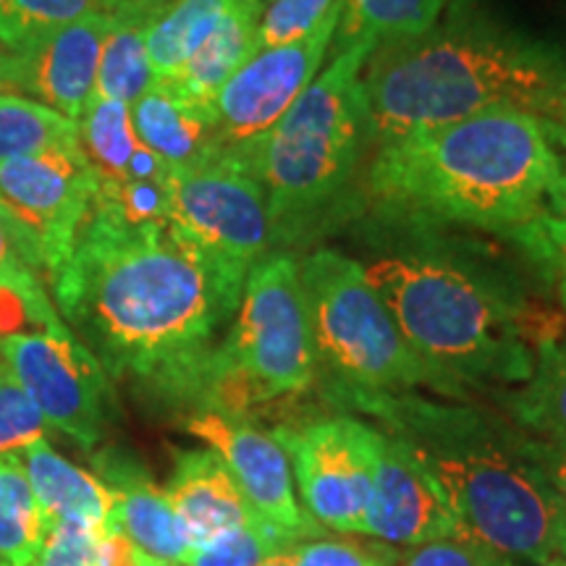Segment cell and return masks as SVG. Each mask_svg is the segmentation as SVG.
I'll return each instance as SVG.
<instances>
[{
  "mask_svg": "<svg viewBox=\"0 0 566 566\" xmlns=\"http://www.w3.org/2000/svg\"><path fill=\"white\" fill-rule=\"evenodd\" d=\"M548 129H551V137H554L556 150H558V176H556V184H554V189H551V197H548V212L551 216L566 221V126L548 122Z\"/></svg>",
  "mask_w": 566,
  "mask_h": 566,
  "instance_id": "obj_39",
  "label": "cell"
},
{
  "mask_svg": "<svg viewBox=\"0 0 566 566\" xmlns=\"http://www.w3.org/2000/svg\"><path fill=\"white\" fill-rule=\"evenodd\" d=\"M375 48V42H357L334 53L271 129L229 150L263 187L275 242L315 221L349 187L370 139L363 71Z\"/></svg>",
  "mask_w": 566,
  "mask_h": 566,
  "instance_id": "obj_6",
  "label": "cell"
},
{
  "mask_svg": "<svg viewBox=\"0 0 566 566\" xmlns=\"http://www.w3.org/2000/svg\"><path fill=\"white\" fill-rule=\"evenodd\" d=\"M184 430L208 443L221 457L242 488L250 506L296 541L323 537V527L304 512L294 491L292 464L286 451L258 424L242 415H226L216 409H195L184 417Z\"/></svg>",
  "mask_w": 566,
  "mask_h": 566,
  "instance_id": "obj_14",
  "label": "cell"
},
{
  "mask_svg": "<svg viewBox=\"0 0 566 566\" xmlns=\"http://www.w3.org/2000/svg\"><path fill=\"white\" fill-rule=\"evenodd\" d=\"M499 401L516 428L566 449V331L537 338L530 378Z\"/></svg>",
  "mask_w": 566,
  "mask_h": 566,
  "instance_id": "obj_23",
  "label": "cell"
},
{
  "mask_svg": "<svg viewBox=\"0 0 566 566\" xmlns=\"http://www.w3.org/2000/svg\"><path fill=\"white\" fill-rule=\"evenodd\" d=\"M336 0H273L258 27V51L300 40L328 13Z\"/></svg>",
  "mask_w": 566,
  "mask_h": 566,
  "instance_id": "obj_34",
  "label": "cell"
},
{
  "mask_svg": "<svg viewBox=\"0 0 566 566\" xmlns=\"http://www.w3.org/2000/svg\"><path fill=\"white\" fill-rule=\"evenodd\" d=\"M82 147L80 124L19 92H0V163Z\"/></svg>",
  "mask_w": 566,
  "mask_h": 566,
  "instance_id": "obj_27",
  "label": "cell"
},
{
  "mask_svg": "<svg viewBox=\"0 0 566 566\" xmlns=\"http://www.w3.org/2000/svg\"><path fill=\"white\" fill-rule=\"evenodd\" d=\"M525 449L527 457L541 467L543 475H546L548 483L554 485V491L558 493V499H562V504L566 509V449L530 433H525Z\"/></svg>",
  "mask_w": 566,
  "mask_h": 566,
  "instance_id": "obj_38",
  "label": "cell"
},
{
  "mask_svg": "<svg viewBox=\"0 0 566 566\" xmlns=\"http://www.w3.org/2000/svg\"><path fill=\"white\" fill-rule=\"evenodd\" d=\"M137 566H181V564H174V562H160V558H153V556H147V554H145V558H142V562H139Z\"/></svg>",
  "mask_w": 566,
  "mask_h": 566,
  "instance_id": "obj_42",
  "label": "cell"
},
{
  "mask_svg": "<svg viewBox=\"0 0 566 566\" xmlns=\"http://www.w3.org/2000/svg\"><path fill=\"white\" fill-rule=\"evenodd\" d=\"M233 0H168L147 34L155 80H174L221 27Z\"/></svg>",
  "mask_w": 566,
  "mask_h": 566,
  "instance_id": "obj_26",
  "label": "cell"
},
{
  "mask_svg": "<svg viewBox=\"0 0 566 566\" xmlns=\"http://www.w3.org/2000/svg\"><path fill=\"white\" fill-rule=\"evenodd\" d=\"M506 237L525 252L527 263L554 289L566 313V221L546 210L530 223L509 231Z\"/></svg>",
  "mask_w": 566,
  "mask_h": 566,
  "instance_id": "obj_32",
  "label": "cell"
},
{
  "mask_svg": "<svg viewBox=\"0 0 566 566\" xmlns=\"http://www.w3.org/2000/svg\"><path fill=\"white\" fill-rule=\"evenodd\" d=\"M504 558L475 546L472 541L451 537V541L424 543L399 558V566H499Z\"/></svg>",
  "mask_w": 566,
  "mask_h": 566,
  "instance_id": "obj_37",
  "label": "cell"
},
{
  "mask_svg": "<svg viewBox=\"0 0 566 566\" xmlns=\"http://www.w3.org/2000/svg\"><path fill=\"white\" fill-rule=\"evenodd\" d=\"M97 189L101 181L82 147L0 163V200L38 242L48 279L74 252Z\"/></svg>",
  "mask_w": 566,
  "mask_h": 566,
  "instance_id": "obj_13",
  "label": "cell"
},
{
  "mask_svg": "<svg viewBox=\"0 0 566 566\" xmlns=\"http://www.w3.org/2000/svg\"><path fill=\"white\" fill-rule=\"evenodd\" d=\"M317 365L338 388L380 394H433L470 401L462 386L417 354L367 279L363 263L336 250L300 260Z\"/></svg>",
  "mask_w": 566,
  "mask_h": 566,
  "instance_id": "obj_7",
  "label": "cell"
},
{
  "mask_svg": "<svg viewBox=\"0 0 566 566\" xmlns=\"http://www.w3.org/2000/svg\"><path fill=\"white\" fill-rule=\"evenodd\" d=\"M111 13L87 17L51 34L27 53L3 51L0 90L34 97L80 124L95 95L97 66Z\"/></svg>",
  "mask_w": 566,
  "mask_h": 566,
  "instance_id": "obj_15",
  "label": "cell"
},
{
  "mask_svg": "<svg viewBox=\"0 0 566 566\" xmlns=\"http://www.w3.org/2000/svg\"><path fill=\"white\" fill-rule=\"evenodd\" d=\"M42 258L32 233L0 200V296H38L42 286Z\"/></svg>",
  "mask_w": 566,
  "mask_h": 566,
  "instance_id": "obj_31",
  "label": "cell"
},
{
  "mask_svg": "<svg viewBox=\"0 0 566 566\" xmlns=\"http://www.w3.org/2000/svg\"><path fill=\"white\" fill-rule=\"evenodd\" d=\"M296 543V537L258 516L231 533L189 548L184 566H263L268 558L283 554Z\"/></svg>",
  "mask_w": 566,
  "mask_h": 566,
  "instance_id": "obj_30",
  "label": "cell"
},
{
  "mask_svg": "<svg viewBox=\"0 0 566 566\" xmlns=\"http://www.w3.org/2000/svg\"><path fill=\"white\" fill-rule=\"evenodd\" d=\"M45 535L21 451L0 454V566H30Z\"/></svg>",
  "mask_w": 566,
  "mask_h": 566,
  "instance_id": "obj_28",
  "label": "cell"
},
{
  "mask_svg": "<svg viewBox=\"0 0 566 566\" xmlns=\"http://www.w3.org/2000/svg\"><path fill=\"white\" fill-rule=\"evenodd\" d=\"M273 438L286 451L304 512L323 530L365 535L380 430L352 415H334L275 428Z\"/></svg>",
  "mask_w": 566,
  "mask_h": 566,
  "instance_id": "obj_11",
  "label": "cell"
},
{
  "mask_svg": "<svg viewBox=\"0 0 566 566\" xmlns=\"http://www.w3.org/2000/svg\"><path fill=\"white\" fill-rule=\"evenodd\" d=\"M556 176L558 150L546 118L491 111L386 142L367 184L396 212L506 237L548 210Z\"/></svg>",
  "mask_w": 566,
  "mask_h": 566,
  "instance_id": "obj_4",
  "label": "cell"
},
{
  "mask_svg": "<svg viewBox=\"0 0 566 566\" xmlns=\"http://www.w3.org/2000/svg\"><path fill=\"white\" fill-rule=\"evenodd\" d=\"M0 373L38 405L48 428L92 451L108 433L116 399L108 373L66 323L0 331Z\"/></svg>",
  "mask_w": 566,
  "mask_h": 566,
  "instance_id": "obj_10",
  "label": "cell"
},
{
  "mask_svg": "<svg viewBox=\"0 0 566 566\" xmlns=\"http://www.w3.org/2000/svg\"><path fill=\"white\" fill-rule=\"evenodd\" d=\"M263 566H296L294 564V546L289 548V551H283V554H279V556L268 558Z\"/></svg>",
  "mask_w": 566,
  "mask_h": 566,
  "instance_id": "obj_40",
  "label": "cell"
},
{
  "mask_svg": "<svg viewBox=\"0 0 566 566\" xmlns=\"http://www.w3.org/2000/svg\"><path fill=\"white\" fill-rule=\"evenodd\" d=\"M451 0H342V17L331 51L342 53L357 42L407 40L433 30Z\"/></svg>",
  "mask_w": 566,
  "mask_h": 566,
  "instance_id": "obj_25",
  "label": "cell"
},
{
  "mask_svg": "<svg viewBox=\"0 0 566 566\" xmlns=\"http://www.w3.org/2000/svg\"><path fill=\"white\" fill-rule=\"evenodd\" d=\"M48 422L38 405L0 373V454H19L48 436Z\"/></svg>",
  "mask_w": 566,
  "mask_h": 566,
  "instance_id": "obj_33",
  "label": "cell"
},
{
  "mask_svg": "<svg viewBox=\"0 0 566 566\" xmlns=\"http://www.w3.org/2000/svg\"><path fill=\"white\" fill-rule=\"evenodd\" d=\"M363 84L375 147L491 111L566 126V63L470 0H454L433 30L380 42Z\"/></svg>",
  "mask_w": 566,
  "mask_h": 566,
  "instance_id": "obj_3",
  "label": "cell"
},
{
  "mask_svg": "<svg viewBox=\"0 0 566 566\" xmlns=\"http://www.w3.org/2000/svg\"><path fill=\"white\" fill-rule=\"evenodd\" d=\"M499 566H566V562L556 558V562H546V564H525V562H501Z\"/></svg>",
  "mask_w": 566,
  "mask_h": 566,
  "instance_id": "obj_41",
  "label": "cell"
},
{
  "mask_svg": "<svg viewBox=\"0 0 566 566\" xmlns=\"http://www.w3.org/2000/svg\"><path fill=\"white\" fill-rule=\"evenodd\" d=\"M124 0H0V48L27 53L76 21L111 13Z\"/></svg>",
  "mask_w": 566,
  "mask_h": 566,
  "instance_id": "obj_29",
  "label": "cell"
},
{
  "mask_svg": "<svg viewBox=\"0 0 566 566\" xmlns=\"http://www.w3.org/2000/svg\"><path fill=\"white\" fill-rule=\"evenodd\" d=\"M263 11V0H233L221 27L168 82L189 92L197 101L216 103L223 84L258 53V27Z\"/></svg>",
  "mask_w": 566,
  "mask_h": 566,
  "instance_id": "obj_24",
  "label": "cell"
},
{
  "mask_svg": "<svg viewBox=\"0 0 566 566\" xmlns=\"http://www.w3.org/2000/svg\"><path fill=\"white\" fill-rule=\"evenodd\" d=\"M168 0H124L111 11L95 95L132 105L155 82L147 59V34Z\"/></svg>",
  "mask_w": 566,
  "mask_h": 566,
  "instance_id": "obj_22",
  "label": "cell"
},
{
  "mask_svg": "<svg viewBox=\"0 0 566 566\" xmlns=\"http://www.w3.org/2000/svg\"><path fill=\"white\" fill-rule=\"evenodd\" d=\"M263 3H265V6H268V3H273V0H263Z\"/></svg>",
  "mask_w": 566,
  "mask_h": 566,
  "instance_id": "obj_43",
  "label": "cell"
},
{
  "mask_svg": "<svg viewBox=\"0 0 566 566\" xmlns=\"http://www.w3.org/2000/svg\"><path fill=\"white\" fill-rule=\"evenodd\" d=\"M48 283L61 321L108 378L158 405L202 407L212 354L242 294L171 223H129L95 200Z\"/></svg>",
  "mask_w": 566,
  "mask_h": 566,
  "instance_id": "obj_1",
  "label": "cell"
},
{
  "mask_svg": "<svg viewBox=\"0 0 566 566\" xmlns=\"http://www.w3.org/2000/svg\"><path fill=\"white\" fill-rule=\"evenodd\" d=\"M166 493L192 546H202L260 516L229 467L210 449L179 451Z\"/></svg>",
  "mask_w": 566,
  "mask_h": 566,
  "instance_id": "obj_18",
  "label": "cell"
},
{
  "mask_svg": "<svg viewBox=\"0 0 566 566\" xmlns=\"http://www.w3.org/2000/svg\"><path fill=\"white\" fill-rule=\"evenodd\" d=\"M168 223L216 265L237 294L252 268L273 252L275 233L263 187L229 153L171 168Z\"/></svg>",
  "mask_w": 566,
  "mask_h": 566,
  "instance_id": "obj_9",
  "label": "cell"
},
{
  "mask_svg": "<svg viewBox=\"0 0 566 566\" xmlns=\"http://www.w3.org/2000/svg\"><path fill=\"white\" fill-rule=\"evenodd\" d=\"M95 470L113 495L111 525L122 530L142 554L184 564L192 543L168 501L166 488L155 483L137 459L116 449L95 454Z\"/></svg>",
  "mask_w": 566,
  "mask_h": 566,
  "instance_id": "obj_17",
  "label": "cell"
},
{
  "mask_svg": "<svg viewBox=\"0 0 566 566\" xmlns=\"http://www.w3.org/2000/svg\"><path fill=\"white\" fill-rule=\"evenodd\" d=\"M108 527L63 522L48 530L45 543L30 566H97V546Z\"/></svg>",
  "mask_w": 566,
  "mask_h": 566,
  "instance_id": "obj_35",
  "label": "cell"
},
{
  "mask_svg": "<svg viewBox=\"0 0 566 566\" xmlns=\"http://www.w3.org/2000/svg\"><path fill=\"white\" fill-rule=\"evenodd\" d=\"M363 268L409 346L467 394L516 388L530 378L541 336L504 286L422 252L378 254Z\"/></svg>",
  "mask_w": 566,
  "mask_h": 566,
  "instance_id": "obj_5",
  "label": "cell"
},
{
  "mask_svg": "<svg viewBox=\"0 0 566 566\" xmlns=\"http://www.w3.org/2000/svg\"><path fill=\"white\" fill-rule=\"evenodd\" d=\"M391 436L457 514L464 541L504 562H566V509L509 417L433 394L331 391Z\"/></svg>",
  "mask_w": 566,
  "mask_h": 566,
  "instance_id": "obj_2",
  "label": "cell"
},
{
  "mask_svg": "<svg viewBox=\"0 0 566 566\" xmlns=\"http://www.w3.org/2000/svg\"><path fill=\"white\" fill-rule=\"evenodd\" d=\"M380 430V428H378ZM365 535L388 546L417 548L424 543L462 537L457 514L438 485L412 457L380 430L375 457L373 499L365 516Z\"/></svg>",
  "mask_w": 566,
  "mask_h": 566,
  "instance_id": "obj_16",
  "label": "cell"
},
{
  "mask_svg": "<svg viewBox=\"0 0 566 566\" xmlns=\"http://www.w3.org/2000/svg\"><path fill=\"white\" fill-rule=\"evenodd\" d=\"M315 375L300 260L268 252L247 275L237 315L212 354L200 409L247 417L252 407L304 394Z\"/></svg>",
  "mask_w": 566,
  "mask_h": 566,
  "instance_id": "obj_8",
  "label": "cell"
},
{
  "mask_svg": "<svg viewBox=\"0 0 566 566\" xmlns=\"http://www.w3.org/2000/svg\"><path fill=\"white\" fill-rule=\"evenodd\" d=\"M342 0L300 40L263 48L216 95L218 147L237 150L265 134L321 74L334 45Z\"/></svg>",
  "mask_w": 566,
  "mask_h": 566,
  "instance_id": "obj_12",
  "label": "cell"
},
{
  "mask_svg": "<svg viewBox=\"0 0 566 566\" xmlns=\"http://www.w3.org/2000/svg\"><path fill=\"white\" fill-rule=\"evenodd\" d=\"M21 462H24L45 530H53L63 522L111 527L113 495L101 483V478L63 459L45 438L27 446L21 451Z\"/></svg>",
  "mask_w": 566,
  "mask_h": 566,
  "instance_id": "obj_20",
  "label": "cell"
},
{
  "mask_svg": "<svg viewBox=\"0 0 566 566\" xmlns=\"http://www.w3.org/2000/svg\"><path fill=\"white\" fill-rule=\"evenodd\" d=\"M80 142L101 187L126 181H168L171 176V163L142 145L126 103L92 97L80 118Z\"/></svg>",
  "mask_w": 566,
  "mask_h": 566,
  "instance_id": "obj_21",
  "label": "cell"
},
{
  "mask_svg": "<svg viewBox=\"0 0 566 566\" xmlns=\"http://www.w3.org/2000/svg\"><path fill=\"white\" fill-rule=\"evenodd\" d=\"M129 108L142 145L171 166H195L221 153L216 103L197 101L174 82L155 80Z\"/></svg>",
  "mask_w": 566,
  "mask_h": 566,
  "instance_id": "obj_19",
  "label": "cell"
},
{
  "mask_svg": "<svg viewBox=\"0 0 566 566\" xmlns=\"http://www.w3.org/2000/svg\"><path fill=\"white\" fill-rule=\"evenodd\" d=\"M296 566H391L384 554L367 546V543L328 541V537H313L300 541L294 546Z\"/></svg>",
  "mask_w": 566,
  "mask_h": 566,
  "instance_id": "obj_36",
  "label": "cell"
}]
</instances>
